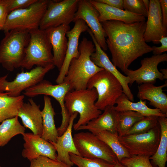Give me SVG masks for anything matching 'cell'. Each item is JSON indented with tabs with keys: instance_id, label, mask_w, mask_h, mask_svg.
<instances>
[{
	"instance_id": "277c9868",
	"label": "cell",
	"mask_w": 167,
	"mask_h": 167,
	"mask_svg": "<svg viewBox=\"0 0 167 167\" xmlns=\"http://www.w3.org/2000/svg\"><path fill=\"white\" fill-rule=\"evenodd\" d=\"M0 43V64L13 71L21 67L30 38L27 31L14 29L6 32Z\"/></svg>"
},
{
	"instance_id": "ba28073f",
	"label": "cell",
	"mask_w": 167,
	"mask_h": 167,
	"mask_svg": "<svg viewBox=\"0 0 167 167\" xmlns=\"http://www.w3.org/2000/svg\"><path fill=\"white\" fill-rule=\"evenodd\" d=\"M73 139L80 156L88 158H99L114 165L118 161L110 148L90 132L75 134Z\"/></svg>"
},
{
	"instance_id": "484cf974",
	"label": "cell",
	"mask_w": 167,
	"mask_h": 167,
	"mask_svg": "<svg viewBox=\"0 0 167 167\" xmlns=\"http://www.w3.org/2000/svg\"><path fill=\"white\" fill-rule=\"evenodd\" d=\"M146 101L140 100L134 102L130 101L127 96L123 93L116 102L115 109L118 112L130 110L138 112L144 117L156 116L158 117H166L167 115L163 113L158 109H152L146 105Z\"/></svg>"
},
{
	"instance_id": "8fae6325",
	"label": "cell",
	"mask_w": 167,
	"mask_h": 167,
	"mask_svg": "<svg viewBox=\"0 0 167 167\" xmlns=\"http://www.w3.org/2000/svg\"><path fill=\"white\" fill-rule=\"evenodd\" d=\"M160 137L161 130L158 124L146 132L118 136V139L131 156L141 155L150 157L156 151Z\"/></svg>"
},
{
	"instance_id": "d4e9b609",
	"label": "cell",
	"mask_w": 167,
	"mask_h": 167,
	"mask_svg": "<svg viewBox=\"0 0 167 167\" xmlns=\"http://www.w3.org/2000/svg\"><path fill=\"white\" fill-rule=\"evenodd\" d=\"M44 100V107L41 111L43 131L41 137L46 141L56 143L59 136L54 122L55 113L50 98L45 95Z\"/></svg>"
},
{
	"instance_id": "1f68e13d",
	"label": "cell",
	"mask_w": 167,
	"mask_h": 167,
	"mask_svg": "<svg viewBox=\"0 0 167 167\" xmlns=\"http://www.w3.org/2000/svg\"><path fill=\"white\" fill-rule=\"evenodd\" d=\"M158 117L156 116L144 117L135 123L124 135L143 133L149 131L159 124Z\"/></svg>"
},
{
	"instance_id": "ab89813d",
	"label": "cell",
	"mask_w": 167,
	"mask_h": 167,
	"mask_svg": "<svg viewBox=\"0 0 167 167\" xmlns=\"http://www.w3.org/2000/svg\"><path fill=\"white\" fill-rule=\"evenodd\" d=\"M159 1L161 9L163 26L165 30L167 31V0Z\"/></svg>"
},
{
	"instance_id": "f1b7e54d",
	"label": "cell",
	"mask_w": 167,
	"mask_h": 167,
	"mask_svg": "<svg viewBox=\"0 0 167 167\" xmlns=\"http://www.w3.org/2000/svg\"><path fill=\"white\" fill-rule=\"evenodd\" d=\"M25 130V128L21 124L17 116L3 121L0 124V148L7 144L16 135H23Z\"/></svg>"
},
{
	"instance_id": "b9f144b4",
	"label": "cell",
	"mask_w": 167,
	"mask_h": 167,
	"mask_svg": "<svg viewBox=\"0 0 167 167\" xmlns=\"http://www.w3.org/2000/svg\"><path fill=\"white\" fill-rule=\"evenodd\" d=\"M162 74L164 79H167V69H162L160 71Z\"/></svg>"
},
{
	"instance_id": "5bb4252c",
	"label": "cell",
	"mask_w": 167,
	"mask_h": 167,
	"mask_svg": "<svg viewBox=\"0 0 167 167\" xmlns=\"http://www.w3.org/2000/svg\"><path fill=\"white\" fill-rule=\"evenodd\" d=\"M99 14L89 0H79L78 8L72 22L78 19L84 21L90 29L97 42L104 51L108 49L106 42V35L101 23Z\"/></svg>"
},
{
	"instance_id": "4dcf8cb0",
	"label": "cell",
	"mask_w": 167,
	"mask_h": 167,
	"mask_svg": "<svg viewBox=\"0 0 167 167\" xmlns=\"http://www.w3.org/2000/svg\"><path fill=\"white\" fill-rule=\"evenodd\" d=\"M144 117L141 113L132 111L118 112L117 126L118 136L124 135L135 123Z\"/></svg>"
},
{
	"instance_id": "9a60e30c",
	"label": "cell",
	"mask_w": 167,
	"mask_h": 167,
	"mask_svg": "<svg viewBox=\"0 0 167 167\" xmlns=\"http://www.w3.org/2000/svg\"><path fill=\"white\" fill-rule=\"evenodd\" d=\"M74 22L75 23L74 27L66 34L68 39L67 48L63 62L55 80L57 84L63 82L71 61L73 59L79 56V37L82 33L87 32L89 28L85 22L81 19H77Z\"/></svg>"
},
{
	"instance_id": "2e32d148",
	"label": "cell",
	"mask_w": 167,
	"mask_h": 167,
	"mask_svg": "<svg viewBox=\"0 0 167 167\" xmlns=\"http://www.w3.org/2000/svg\"><path fill=\"white\" fill-rule=\"evenodd\" d=\"M87 32L92 38L95 48L94 52L91 56V60L96 65L104 69L114 75L122 85L123 93L130 101H133L134 100V96L129 86V84L130 83V78L120 73L111 62L107 54L97 42L89 28Z\"/></svg>"
},
{
	"instance_id": "836d02e7",
	"label": "cell",
	"mask_w": 167,
	"mask_h": 167,
	"mask_svg": "<svg viewBox=\"0 0 167 167\" xmlns=\"http://www.w3.org/2000/svg\"><path fill=\"white\" fill-rule=\"evenodd\" d=\"M150 157L145 155H132L123 158L120 162L126 167H153Z\"/></svg>"
},
{
	"instance_id": "30bf717a",
	"label": "cell",
	"mask_w": 167,
	"mask_h": 167,
	"mask_svg": "<svg viewBox=\"0 0 167 167\" xmlns=\"http://www.w3.org/2000/svg\"><path fill=\"white\" fill-rule=\"evenodd\" d=\"M71 91L70 84L63 82L53 85L48 81L42 80L36 85L25 90L24 95L33 97L40 95L50 96L59 103L61 109L62 117L60 126L57 128L59 136L61 135L66 130L70 122L71 116L67 111L65 104V98L67 93Z\"/></svg>"
},
{
	"instance_id": "603a6c76",
	"label": "cell",
	"mask_w": 167,
	"mask_h": 167,
	"mask_svg": "<svg viewBox=\"0 0 167 167\" xmlns=\"http://www.w3.org/2000/svg\"><path fill=\"white\" fill-rule=\"evenodd\" d=\"M40 105L32 98L23 103L17 116L21 119L24 126L36 135L41 136L43 131L42 119Z\"/></svg>"
},
{
	"instance_id": "7c38bea8",
	"label": "cell",
	"mask_w": 167,
	"mask_h": 167,
	"mask_svg": "<svg viewBox=\"0 0 167 167\" xmlns=\"http://www.w3.org/2000/svg\"><path fill=\"white\" fill-rule=\"evenodd\" d=\"M79 0H49L39 28L43 30L61 25H69L73 20Z\"/></svg>"
},
{
	"instance_id": "cb8c5ba5",
	"label": "cell",
	"mask_w": 167,
	"mask_h": 167,
	"mask_svg": "<svg viewBox=\"0 0 167 167\" xmlns=\"http://www.w3.org/2000/svg\"><path fill=\"white\" fill-rule=\"evenodd\" d=\"M167 86V82L159 86L151 83L142 84L138 87L137 97L140 100L149 101L150 105L167 115V95L162 89Z\"/></svg>"
},
{
	"instance_id": "52a82bcc",
	"label": "cell",
	"mask_w": 167,
	"mask_h": 167,
	"mask_svg": "<svg viewBox=\"0 0 167 167\" xmlns=\"http://www.w3.org/2000/svg\"><path fill=\"white\" fill-rule=\"evenodd\" d=\"M49 0H37L28 7L10 13L2 31L17 29L30 32L39 28Z\"/></svg>"
},
{
	"instance_id": "4fadbf2b",
	"label": "cell",
	"mask_w": 167,
	"mask_h": 167,
	"mask_svg": "<svg viewBox=\"0 0 167 167\" xmlns=\"http://www.w3.org/2000/svg\"><path fill=\"white\" fill-rule=\"evenodd\" d=\"M167 61V54L153 55L150 57L144 58L141 61V66L133 70L127 69L124 72L130 79V84L136 82L138 84L144 83L154 84L157 79L163 80L164 79L162 73L158 68V64Z\"/></svg>"
},
{
	"instance_id": "7a4b0ae2",
	"label": "cell",
	"mask_w": 167,
	"mask_h": 167,
	"mask_svg": "<svg viewBox=\"0 0 167 167\" xmlns=\"http://www.w3.org/2000/svg\"><path fill=\"white\" fill-rule=\"evenodd\" d=\"M79 56L71 61L63 82L70 84L71 91L87 89L90 78L104 69L96 65L91 60V54L95 50L92 41L84 37L79 46Z\"/></svg>"
},
{
	"instance_id": "74e56055",
	"label": "cell",
	"mask_w": 167,
	"mask_h": 167,
	"mask_svg": "<svg viewBox=\"0 0 167 167\" xmlns=\"http://www.w3.org/2000/svg\"><path fill=\"white\" fill-rule=\"evenodd\" d=\"M9 13L6 0H0V30H3Z\"/></svg>"
},
{
	"instance_id": "d590c367",
	"label": "cell",
	"mask_w": 167,
	"mask_h": 167,
	"mask_svg": "<svg viewBox=\"0 0 167 167\" xmlns=\"http://www.w3.org/2000/svg\"><path fill=\"white\" fill-rule=\"evenodd\" d=\"M30 161L29 167H71L57 160L40 156Z\"/></svg>"
},
{
	"instance_id": "f546056e",
	"label": "cell",
	"mask_w": 167,
	"mask_h": 167,
	"mask_svg": "<svg viewBox=\"0 0 167 167\" xmlns=\"http://www.w3.org/2000/svg\"><path fill=\"white\" fill-rule=\"evenodd\" d=\"M94 134L110 148L116 155L119 162L124 158L131 156L120 143L118 132L112 133L104 131L97 132Z\"/></svg>"
},
{
	"instance_id": "e0dca14e",
	"label": "cell",
	"mask_w": 167,
	"mask_h": 167,
	"mask_svg": "<svg viewBox=\"0 0 167 167\" xmlns=\"http://www.w3.org/2000/svg\"><path fill=\"white\" fill-rule=\"evenodd\" d=\"M24 141L22 156L30 161L40 156L57 160V153L54 146L41 136L32 133H25L23 135Z\"/></svg>"
},
{
	"instance_id": "e575fe53",
	"label": "cell",
	"mask_w": 167,
	"mask_h": 167,
	"mask_svg": "<svg viewBox=\"0 0 167 167\" xmlns=\"http://www.w3.org/2000/svg\"><path fill=\"white\" fill-rule=\"evenodd\" d=\"M123 10L134 14L148 16V10L143 0H123Z\"/></svg>"
},
{
	"instance_id": "f6af8a7d",
	"label": "cell",
	"mask_w": 167,
	"mask_h": 167,
	"mask_svg": "<svg viewBox=\"0 0 167 167\" xmlns=\"http://www.w3.org/2000/svg\"><path fill=\"white\" fill-rule=\"evenodd\" d=\"M0 167H1L0 165Z\"/></svg>"
},
{
	"instance_id": "3957f363",
	"label": "cell",
	"mask_w": 167,
	"mask_h": 167,
	"mask_svg": "<svg viewBox=\"0 0 167 167\" xmlns=\"http://www.w3.org/2000/svg\"><path fill=\"white\" fill-rule=\"evenodd\" d=\"M97 97L94 88L72 90L67 93L65 104L68 113L70 116L75 112L79 114L78 120L73 125L75 131H77L79 126L86 124L102 113L95 105Z\"/></svg>"
},
{
	"instance_id": "7bdbcfd3",
	"label": "cell",
	"mask_w": 167,
	"mask_h": 167,
	"mask_svg": "<svg viewBox=\"0 0 167 167\" xmlns=\"http://www.w3.org/2000/svg\"><path fill=\"white\" fill-rule=\"evenodd\" d=\"M114 167H126L122 164L120 162L118 161L114 165Z\"/></svg>"
},
{
	"instance_id": "ac0fdd59",
	"label": "cell",
	"mask_w": 167,
	"mask_h": 167,
	"mask_svg": "<svg viewBox=\"0 0 167 167\" xmlns=\"http://www.w3.org/2000/svg\"><path fill=\"white\" fill-rule=\"evenodd\" d=\"M144 34V39L146 42H152L158 44L162 36H167V31L163 24L160 4L159 0H150Z\"/></svg>"
},
{
	"instance_id": "44dd1931",
	"label": "cell",
	"mask_w": 167,
	"mask_h": 167,
	"mask_svg": "<svg viewBox=\"0 0 167 167\" xmlns=\"http://www.w3.org/2000/svg\"><path fill=\"white\" fill-rule=\"evenodd\" d=\"M98 12L99 21L102 23L110 20L119 21L126 24L145 21V17L124 10L110 6L96 0H89Z\"/></svg>"
},
{
	"instance_id": "8992f818",
	"label": "cell",
	"mask_w": 167,
	"mask_h": 167,
	"mask_svg": "<svg viewBox=\"0 0 167 167\" xmlns=\"http://www.w3.org/2000/svg\"><path fill=\"white\" fill-rule=\"evenodd\" d=\"M87 88L96 89L97 99L96 107L101 111L109 106H114L118 98L123 93L122 85L112 74L104 69L96 73L89 80Z\"/></svg>"
},
{
	"instance_id": "5b68a950",
	"label": "cell",
	"mask_w": 167,
	"mask_h": 167,
	"mask_svg": "<svg viewBox=\"0 0 167 167\" xmlns=\"http://www.w3.org/2000/svg\"><path fill=\"white\" fill-rule=\"evenodd\" d=\"M29 33V40L21 67L29 70L35 65L45 66L53 64L52 46L46 30L39 28Z\"/></svg>"
},
{
	"instance_id": "8d00e7d4",
	"label": "cell",
	"mask_w": 167,
	"mask_h": 167,
	"mask_svg": "<svg viewBox=\"0 0 167 167\" xmlns=\"http://www.w3.org/2000/svg\"><path fill=\"white\" fill-rule=\"evenodd\" d=\"M37 0H6L9 13L18 9L27 7Z\"/></svg>"
},
{
	"instance_id": "7402d4cb",
	"label": "cell",
	"mask_w": 167,
	"mask_h": 167,
	"mask_svg": "<svg viewBox=\"0 0 167 167\" xmlns=\"http://www.w3.org/2000/svg\"><path fill=\"white\" fill-rule=\"evenodd\" d=\"M97 117L79 126L77 131L87 130L93 134L104 131L112 133L117 132V126L118 112L114 106H109Z\"/></svg>"
},
{
	"instance_id": "f35d334b",
	"label": "cell",
	"mask_w": 167,
	"mask_h": 167,
	"mask_svg": "<svg viewBox=\"0 0 167 167\" xmlns=\"http://www.w3.org/2000/svg\"><path fill=\"white\" fill-rule=\"evenodd\" d=\"M161 44V46L157 47L153 46L152 52L154 55H160L167 51V36H162L158 41Z\"/></svg>"
},
{
	"instance_id": "ffe728a7",
	"label": "cell",
	"mask_w": 167,
	"mask_h": 167,
	"mask_svg": "<svg viewBox=\"0 0 167 167\" xmlns=\"http://www.w3.org/2000/svg\"><path fill=\"white\" fill-rule=\"evenodd\" d=\"M69 25L63 24L46 30L52 46L53 64L59 70L63 62L67 48V32Z\"/></svg>"
},
{
	"instance_id": "83f0119b",
	"label": "cell",
	"mask_w": 167,
	"mask_h": 167,
	"mask_svg": "<svg viewBox=\"0 0 167 167\" xmlns=\"http://www.w3.org/2000/svg\"><path fill=\"white\" fill-rule=\"evenodd\" d=\"M24 98V95L12 97L6 92H0V123L17 116Z\"/></svg>"
},
{
	"instance_id": "60d3db41",
	"label": "cell",
	"mask_w": 167,
	"mask_h": 167,
	"mask_svg": "<svg viewBox=\"0 0 167 167\" xmlns=\"http://www.w3.org/2000/svg\"><path fill=\"white\" fill-rule=\"evenodd\" d=\"M96 1L110 6L124 10L123 0H96Z\"/></svg>"
},
{
	"instance_id": "6da1fadb",
	"label": "cell",
	"mask_w": 167,
	"mask_h": 167,
	"mask_svg": "<svg viewBox=\"0 0 167 167\" xmlns=\"http://www.w3.org/2000/svg\"><path fill=\"white\" fill-rule=\"evenodd\" d=\"M107 38L112 62L124 72L132 63L152 49L144 39L146 22L131 24L110 20L101 23Z\"/></svg>"
},
{
	"instance_id": "d6986e66",
	"label": "cell",
	"mask_w": 167,
	"mask_h": 167,
	"mask_svg": "<svg viewBox=\"0 0 167 167\" xmlns=\"http://www.w3.org/2000/svg\"><path fill=\"white\" fill-rule=\"evenodd\" d=\"M78 114L75 112L71 116L66 130L61 135L58 136L56 143L49 142L56 150L57 160L71 167L74 164L71 160L69 153L80 156L75 146L72 133L74 122Z\"/></svg>"
},
{
	"instance_id": "ee69618b",
	"label": "cell",
	"mask_w": 167,
	"mask_h": 167,
	"mask_svg": "<svg viewBox=\"0 0 167 167\" xmlns=\"http://www.w3.org/2000/svg\"><path fill=\"white\" fill-rule=\"evenodd\" d=\"M143 1L145 6L147 9L148 10L149 5V1L148 0H143Z\"/></svg>"
},
{
	"instance_id": "4316f807",
	"label": "cell",
	"mask_w": 167,
	"mask_h": 167,
	"mask_svg": "<svg viewBox=\"0 0 167 167\" xmlns=\"http://www.w3.org/2000/svg\"><path fill=\"white\" fill-rule=\"evenodd\" d=\"M158 122L161 130L160 140L156 152L149 159L153 167H165L167 161V117H158Z\"/></svg>"
},
{
	"instance_id": "d6a6232c",
	"label": "cell",
	"mask_w": 167,
	"mask_h": 167,
	"mask_svg": "<svg viewBox=\"0 0 167 167\" xmlns=\"http://www.w3.org/2000/svg\"><path fill=\"white\" fill-rule=\"evenodd\" d=\"M70 159L78 167H114V165L99 158H88L70 153Z\"/></svg>"
},
{
	"instance_id": "9c48e42d",
	"label": "cell",
	"mask_w": 167,
	"mask_h": 167,
	"mask_svg": "<svg viewBox=\"0 0 167 167\" xmlns=\"http://www.w3.org/2000/svg\"><path fill=\"white\" fill-rule=\"evenodd\" d=\"M55 66L51 64L45 66H36L29 71H22L11 81L6 79L7 74L0 77V92L12 97L19 96L22 92L43 80L45 75Z\"/></svg>"
}]
</instances>
